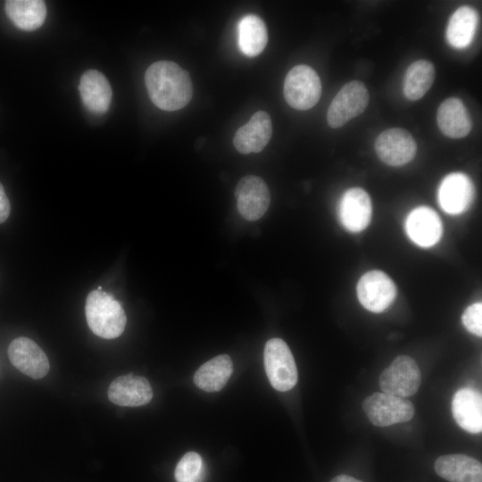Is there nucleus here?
I'll return each instance as SVG.
<instances>
[{
	"instance_id": "obj_1",
	"label": "nucleus",
	"mask_w": 482,
	"mask_h": 482,
	"mask_svg": "<svg viewBox=\"0 0 482 482\" xmlns=\"http://www.w3.org/2000/svg\"><path fill=\"white\" fill-rule=\"evenodd\" d=\"M145 82L150 99L162 110H179L192 98L189 74L171 61L151 64L145 71Z\"/></svg>"
},
{
	"instance_id": "obj_2",
	"label": "nucleus",
	"mask_w": 482,
	"mask_h": 482,
	"mask_svg": "<svg viewBox=\"0 0 482 482\" xmlns=\"http://www.w3.org/2000/svg\"><path fill=\"white\" fill-rule=\"evenodd\" d=\"M85 313L89 328L102 338H116L125 329L127 318L122 306L103 290L96 289L88 294Z\"/></svg>"
},
{
	"instance_id": "obj_3",
	"label": "nucleus",
	"mask_w": 482,
	"mask_h": 482,
	"mask_svg": "<svg viewBox=\"0 0 482 482\" xmlns=\"http://www.w3.org/2000/svg\"><path fill=\"white\" fill-rule=\"evenodd\" d=\"M284 97L293 108L304 111L312 108L321 96V82L317 72L310 66L293 67L284 81Z\"/></svg>"
},
{
	"instance_id": "obj_4",
	"label": "nucleus",
	"mask_w": 482,
	"mask_h": 482,
	"mask_svg": "<svg viewBox=\"0 0 482 482\" xmlns=\"http://www.w3.org/2000/svg\"><path fill=\"white\" fill-rule=\"evenodd\" d=\"M264 367L271 386L278 391L292 389L298 379L297 368L293 354L280 338H271L264 347Z\"/></svg>"
},
{
	"instance_id": "obj_5",
	"label": "nucleus",
	"mask_w": 482,
	"mask_h": 482,
	"mask_svg": "<svg viewBox=\"0 0 482 482\" xmlns=\"http://www.w3.org/2000/svg\"><path fill=\"white\" fill-rule=\"evenodd\" d=\"M369 100V91L362 81L353 80L346 83L333 98L328 109V124L333 129L344 126L365 111Z\"/></svg>"
},
{
	"instance_id": "obj_6",
	"label": "nucleus",
	"mask_w": 482,
	"mask_h": 482,
	"mask_svg": "<svg viewBox=\"0 0 482 482\" xmlns=\"http://www.w3.org/2000/svg\"><path fill=\"white\" fill-rule=\"evenodd\" d=\"M370 421L378 427H387L411 420L414 406L409 400L386 393H374L362 403Z\"/></svg>"
},
{
	"instance_id": "obj_7",
	"label": "nucleus",
	"mask_w": 482,
	"mask_h": 482,
	"mask_svg": "<svg viewBox=\"0 0 482 482\" xmlns=\"http://www.w3.org/2000/svg\"><path fill=\"white\" fill-rule=\"evenodd\" d=\"M421 382L416 362L407 355L397 356L379 376V386L384 393L406 398L414 395Z\"/></svg>"
},
{
	"instance_id": "obj_8",
	"label": "nucleus",
	"mask_w": 482,
	"mask_h": 482,
	"mask_svg": "<svg viewBox=\"0 0 482 482\" xmlns=\"http://www.w3.org/2000/svg\"><path fill=\"white\" fill-rule=\"evenodd\" d=\"M357 297L361 304L372 312H382L395 301L396 287L381 270L363 274L357 283Z\"/></svg>"
},
{
	"instance_id": "obj_9",
	"label": "nucleus",
	"mask_w": 482,
	"mask_h": 482,
	"mask_svg": "<svg viewBox=\"0 0 482 482\" xmlns=\"http://www.w3.org/2000/svg\"><path fill=\"white\" fill-rule=\"evenodd\" d=\"M235 195L239 213L249 221L262 218L270 206V190L265 181L258 176L242 178L237 185Z\"/></svg>"
},
{
	"instance_id": "obj_10",
	"label": "nucleus",
	"mask_w": 482,
	"mask_h": 482,
	"mask_svg": "<svg viewBox=\"0 0 482 482\" xmlns=\"http://www.w3.org/2000/svg\"><path fill=\"white\" fill-rule=\"evenodd\" d=\"M378 158L387 165L402 166L415 156L417 145L409 131L392 128L381 132L375 141Z\"/></svg>"
},
{
	"instance_id": "obj_11",
	"label": "nucleus",
	"mask_w": 482,
	"mask_h": 482,
	"mask_svg": "<svg viewBox=\"0 0 482 482\" xmlns=\"http://www.w3.org/2000/svg\"><path fill=\"white\" fill-rule=\"evenodd\" d=\"M474 195L475 187L471 179L464 173L453 172L442 180L437 192V200L446 213L457 215L470 208Z\"/></svg>"
},
{
	"instance_id": "obj_12",
	"label": "nucleus",
	"mask_w": 482,
	"mask_h": 482,
	"mask_svg": "<svg viewBox=\"0 0 482 482\" xmlns=\"http://www.w3.org/2000/svg\"><path fill=\"white\" fill-rule=\"evenodd\" d=\"M8 357L16 369L34 379L44 378L49 370V362L44 351L25 337L11 342Z\"/></svg>"
},
{
	"instance_id": "obj_13",
	"label": "nucleus",
	"mask_w": 482,
	"mask_h": 482,
	"mask_svg": "<svg viewBox=\"0 0 482 482\" xmlns=\"http://www.w3.org/2000/svg\"><path fill=\"white\" fill-rule=\"evenodd\" d=\"M339 219L343 227L351 232L365 229L372 216V204L369 194L361 187L347 189L339 204Z\"/></svg>"
},
{
	"instance_id": "obj_14",
	"label": "nucleus",
	"mask_w": 482,
	"mask_h": 482,
	"mask_svg": "<svg viewBox=\"0 0 482 482\" xmlns=\"http://www.w3.org/2000/svg\"><path fill=\"white\" fill-rule=\"evenodd\" d=\"M405 229L409 238L421 247L433 246L443 235L440 217L428 206L417 207L408 214Z\"/></svg>"
},
{
	"instance_id": "obj_15",
	"label": "nucleus",
	"mask_w": 482,
	"mask_h": 482,
	"mask_svg": "<svg viewBox=\"0 0 482 482\" xmlns=\"http://www.w3.org/2000/svg\"><path fill=\"white\" fill-rule=\"evenodd\" d=\"M107 394L112 403L127 407L145 405L153 397L148 380L132 373L116 378L110 384Z\"/></svg>"
},
{
	"instance_id": "obj_16",
	"label": "nucleus",
	"mask_w": 482,
	"mask_h": 482,
	"mask_svg": "<svg viewBox=\"0 0 482 482\" xmlns=\"http://www.w3.org/2000/svg\"><path fill=\"white\" fill-rule=\"evenodd\" d=\"M272 124L270 115L263 111L255 112L250 120L240 127L233 138L236 149L244 154L259 153L270 142Z\"/></svg>"
},
{
	"instance_id": "obj_17",
	"label": "nucleus",
	"mask_w": 482,
	"mask_h": 482,
	"mask_svg": "<svg viewBox=\"0 0 482 482\" xmlns=\"http://www.w3.org/2000/svg\"><path fill=\"white\" fill-rule=\"evenodd\" d=\"M452 412L456 423L464 430L478 434L482 430V396L470 387L458 390L452 401Z\"/></svg>"
},
{
	"instance_id": "obj_18",
	"label": "nucleus",
	"mask_w": 482,
	"mask_h": 482,
	"mask_svg": "<svg viewBox=\"0 0 482 482\" xmlns=\"http://www.w3.org/2000/svg\"><path fill=\"white\" fill-rule=\"evenodd\" d=\"M434 467L436 474L449 482H482L480 461L465 454L440 456Z\"/></svg>"
},
{
	"instance_id": "obj_19",
	"label": "nucleus",
	"mask_w": 482,
	"mask_h": 482,
	"mask_svg": "<svg viewBox=\"0 0 482 482\" xmlns=\"http://www.w3.org/2000/svg\"><path fill=\"white\" fill-rule=\"evenodd\" d=\"M79 90L86 108L96 114L105 113L112 101V88L105 76L98 71H85Z\"/></svg>"
},
{
	"instance_id": "obj_20",
	"label": "nucleus",
	"mask_w": 482,
	"mask_h": 482,
	"mask_svg": "<svg viewBox=\"0 0 482 482\" xmlns=\"http://www.w3.org/2000/svg\"><path fill=\"white\" fill-rule=\"evenodd\" d=\"M436 121L442 133L452 138L466 137L472 128L466 106L455 97L447 98L439 105Z\"/></svg>"
},
{
	"instance_id": "obj_21",
	"label": "nucleus",
	"mask_w": 482,
	"mask_h": 482,
	"mask_svg": "<svg viewBox=\"0 0 482 482\" xmlns=\"http://www.w3.org/2000/svg\"><path fill=\"white\" fill-rule=\"evenodd\" d=\"M233 372V362L228 354L218 355L204 363L195 373L194 382L206 392L223 388Z\"/></svg>"
},
{
	"instance_id": "obj_22",
	"label": "nucleus",
	"mask_w": 482,
	"mask_h": 482,
	"mask_svg": "<svg viewBox=\"0 0 482 482\" xmlns=\"http://www.w3.org/2000/svg\"><path fill=\"white\" fill-rule=\"evenodd\" d=\"M478 23L477 12L469 5L458 8L451 16L446 38L454 48L467 47L473 40Z\"/></svg>"
},
{
	"instance_id": "obj_23",
	"label": "nucleus",
	"mask_w": 482,
	"mask_h": 482,
	"mask_svg": "<svg viewBox=\"0 0 482 482\" xmlns=\"http://www.w3.org/2000/svg\"><path fill=\"white\" fill-rule=\"evenodd\" d=\"M5 12L16 27L34 30L41 27L46 16V7L41 0H8Z\"/></svg>"
},
{
	"instance_id": "obj_24",
	"label": "nucleus",
	"mask_w": 482,
	"mask_h": 482,
	"mask_svg": "<svg viewBox=\"0 0 482 482\" xmlns=\"http://www.w3.org/2000/svg\"><path fill=\"white\" fill-rule=\"evenodd\" d=\"M240 50L249 57L259 55L268 42V32L264 21L257 15L245 16L238 25Z\"/></svg>"
},
{
	"instance_id": "obj_25",
	"label": "nucleus",
	"mask_w": 482,
	"mask_h": 482,
	"mask_svg": "<svg viewBox=\"0 0 482 482\" xmlns=\"http://www.w3.org/2000/svg\"><path fill=\"white\" fill-rule=\"evenodd\" d=\"M435 79L434 65L427 60H418L406 70L403 93L406 98L416 101L424 96Z\"/></svg>"
},
{
	"instance_id": "obj_26",
	"label": "nucleus",
	"mask_w": 482,
	"mask_h": 482,
	"mask_svg": "<svg viewBox=\"0 0 482 482\" xmlns=\"http://www.w3.org/2000/svg\"><path fill=\"white\" fill-rule=\"evenodd\" d=\"M205 467L203 459L195 452H188L182 456L175 470L177 482H204Z\"/></svg>"
},
{
	"instance_id": "obj_27",
	"label": "nucleus",
	"mask_w": 482,
	"mask_h": 482,
	"mask_svg": "<svg viewBox=\"0 0 482 482\" xmlns=\"http://www.w3.org/2000/svg\"><path fill=\"white\" fill-rule=\"evenodd\" d=\"M464 327L472 334L482 336V303H476L468 306L462 313Z\"/></svg>"
},
{
	"instance_id": "obj_28",
	"label": "nucleus",
	"mask_w": 482,
	"mask_h": 482,
	"mask_svg": "<svg viewBox=\"0 0 482 482\" xmlns=\"http://www.w3.org/2000/svg\"><path fill=\"white\" fill-rule=\"evenodd\" d=\"M10 202L3 185L0 183V223L4 222L10 215Z\"/></svg>"
},
{
	"instance_id": "obj_29",
	"label": "nucleus",
	"mask_w": 482,
	"mask_h": 482,
	"mask_svg": "<svg viewBox=\"0 0 482 482\" xmlns=\"http://www.w3.org/2000/svg\"><path fill=\"white\" fill-rule=\"evenodd\" d=\"M330 482H363L362 480L356 479L348 475H339L334 478Z\"/></svg>"
}]
</instances>
